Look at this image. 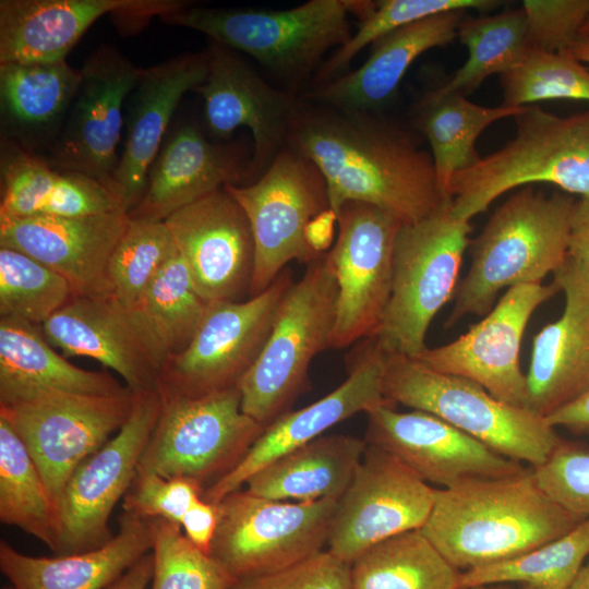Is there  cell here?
Segmentation results:
<instances>
[{"mask_svg": "<svg viewBox=\"0 0 589 589\" xmlns=\"http://www.w3.org/2000/svg\"><path fill=\"white\" fill-rule=\"evenodd\" d=\"M567 257L589 273V197L575 201L568 232Z\"/></svg>", "mask_w": 589, "mask_h": 589, "instance_id": "cell-51", "label": "cell"}, {"mask_svg": "<svg viewBox=\"0 0 589 589\" xmlns=\"http://www.w3.org/2000/svg\"><path fill=\"white\" fill-rule=\"evenodd\" d=\"M527 39L531 49L569 51L589 16V0H525Z\"/></svg>", "mask_w": 589, "mask_h": 589, "instance_id": "cell-48", "label": "cell"}, {"mask_svg": "<svg viewBox=\"0 0 589 589\" xmlns=\"http://www.w3.org/2000/svg\"><path fill=\"white\" fill-rule=\"evenodd\" d=\"M40 328L51 346L97 360L133 393L158 388L167 357L135 309L111 297H73Z\"/></svg>", "mask_w": 589, "mask_h": 589, "instance_id": "cell-23", "label": "cell"}, {"mask_svg": "<svg viewBox=\"0 0 589 589\" xmlns=\"http://www.w3.org/2000/svg\"><path fill=\"white\" fill-rule=\"evenodd\" d=\"M292 283L284 269L260 294L212 303L188 347L165 362L158 388L199 396L238 386L260 357Z\"/></svg>", "mask_w": 589, "mask_h": 589, "instance_id": "cell-13", "label": "cell"}, {"mask_svg": "<svg viewBox=\"0 0 589 589\" xmlns=\"http://www.w3.org/2000/svg\"><path fill=\"white\" fill-rule=\"evenodd\" d=\"M568 589H589V557L586 560Z\"/></svg>", "mask_w": 589, "mask_h": 589, "instance_id": "cell-56", "label": "cell"}, {"mask_svg": "<svg viewBox=\"0 0 589 589\" xmlns=\"http://www.w3.org/2000/svg\"><path fill=\"white\" fill-rule=\"evenodd\" d=\"M134 393L113 396L46 393L0 405L36 464L56 509L76 468L128 420Z\"/></svg>", "mask_w": 589, "mask_h": 589, "instance_id": "cell-12", "label": "cell"}, {"mask_svg": "<svg viewBox=\"0 0 589 589\" xmlns=\"http://www.w3.org/2000/svg\"><path fill=\"white\" fill-rule=\"evenodd\" d=\"M384 397L432 413L496 453L542 465L563 440L545 417L493 397L480 384L433 371L416 359L386 354Z\"/></svg>", "mask_w": 589, "mask_h": 589, "instance_id": "cell-7", "label": "cell"}, {"mask_svg": "<svg viewBox=\"0 0 589 589\" xmlns=\"http://www.w3.org/2000/svg\"><path fill=\"white\" fill-rule=\"evenodd\" d=\"M348 377L332 393L299 410H289L267 425L237 466L204 490L216 504L243 488L260 469L280 456L320 437L333 425L380 405H392L383 393L385 353L372 338L350 356Z\"/></svg>", "mask_w": 589, "mask_h": 589, "instance_id": "cell-22", "label": "cell"}, {"mask_svg": "<svg viewBox=\"0 0 589 589\" xmlns=\"http://www.w3.org/2000/svg\"><path fill=\"white\" fill-rule=\"evenodd\" d=\"M230 589H352L351 568L326 550L278 572L236 579Z\"/></svg>", "mask_w": 589, "mask_h": 589, "instance_id": "cell-49", "label": "cell"}, {"mask_svg": "<svg viewBox=\"0 0 589 589\" xmlns=\"http://www.w3.org/2000/svg\"><path fill=\"white\" fill-rule=\"evenodd\" d=\"M204 52L207 76L194 92L203 98L207 130L227 139L239 128L249 129L254 151L248 176L262 175L286 146L301 96L271 85L226 46L211 40Z\"/></svg>", "mask_w": 589, "mask_h": 589, "instance_id": "cell-21", "label": "cell"}, {"mask_svg": "<svg viewBox=\"0 0 589 589\" xmlns=\"http://www.w3.org/2000/svg\"><path fill=\"white\" fill-rule=\"evenodd\" d=\"M158 389L161 408L139 471L190 479L205 490L237 466L264 430L242 411L238 386L199 396Z\"/></svg>", "mask_w": 589, "mask_h": 589, "instance_id": "cell-9", "label": "cell"}, {"mask_svg": "<svg viewBox=\"0 0 589 589\" xmlns=\"http://www.w3.org/2000/svg\"><path fill=\"white\" fill-rule=\"evenodd\" d=\"M337 297L328 251L285 293L260 357L238 385L242 411L264 429L290 410L309 384L312 360L332 348Z\"/></svg>", "mask_w": 589, "mask_h": 589, "instance_id": "cell-6", "label": "cell"}, {"mask_svg": "<svg viewBox=\"0 0 589 589\" xmlns=\"http://www.w3.org/2000/svg\"><path fill=\"white\" fill-rule=\"evenodd\" d=\"M127 390L109 373L77 368L58 354L40 326L0 317V405L46 393L113 396Z\"/></svg>", "mask_w": 589, "mask_h": 589, "instance_id": "cell-32", "label": "cell"}, {"mask_svg": "<svg viewBox=\"0 0 589 589\" xmlns=\"http://www.w3.org/2000/svg\"><path fill=\"white\" fill-rule=\"evenodd\" d=\"M180 526L187 539L196 549L209 554L217 527L216 505L200 497L185 512Z\"/></svg>", "mask_w": 589, "mask_h": 589, "instance_id": "cell-50", "label": "cell"}, {"mask_svg": "<svg viewBox=\"0 0 589 589\" xmlns=\"http://www.w3.org/2000/svg\"><path fill=\"white\" fill-rule=\"evenodd\" d=\"M81 77V70L65 60L1 63L2 136L31 153L44 141L50 146L65 120Z\"/></svg>", "mask_w": 589, "mask_h": 589, "instance_id": "cell-33", "label": "cell"}, {"mask_svg": "<svg viewBox=\"0 0 589 589\" xmlns=\"http://www.w3.org/2000/svg\"><path fill=\"white\" fill-rule=\"evenodd\" d=\"M249 164L231 147L209 142L185 124L161 145L144 194L129 213L134 219L164 221L178 209L248 176Z\"/></svg>", "mask_w": 589, "mask_h": 589, "instance_id": "cell-29", "label": "cell"}, {"mask_svg": "<svg viewBox=\"0 0 589 589\" xmlns=\"http://www.w3.org/2000/svg\"><path fill=\"white\" fill-rule=\"evenodd\" d=\"M151 589H230L235 578L209 554L196 549L179 524L151 519Z\"/></svg>", "mask_w": 589, "mask_h": 589, "instance_id": "cell-45", "label": "cell"}, {"mask_svg": "<svg viewBox=\"0 0 589 589\" xmlns=\"http://www.w3.org/2000/svg\"><path fill=\"white\" fill-rule=\"evenodd\" d=\"M366 446L365 440L352 435L323 434L260 469L245 490L277 501L339 500Z\"/></svg>", "mask_w": 589, "mask_h": 589, "instance_id": "cell-34", "label": "cell"}, {"mask_svg": "<svg viewBox=\"0 0 589 589\" xmlns=\"http://www.w3.org/2000/svg\"><path fill=\"white\" fill-rule=\"evenodd\" d=\"M211 304L197 291L184 260L176 249L135 310L169 359L188 347Z\"/></svg>", "mask_w": 589, "mask_h": 589, "instance_id": "cell-39", "label": "cell"}, {"mask_svg": "<svg viewBox=\"0 0 589 589\" xmlns=\"http://www.w3.org/2000/svg\"><path fill=\"white\" fill-rule=\"evenodd\" d=\"M465 13L442 12L386 34L372 44L362 65L301 96L340 110L375 112L393 97L416 59L457 38Z\"/></svg>", "mask_w": 589, "mask_h": 589, "instance_id": "cell-28", "label": "cell"}, {"mask_svg": "<svg viewBox=\"0 0 589 589\" xmlns=\"http://www.w3.org/2000/svg\"><path fill=\"white\" fill-rule=\"evenodd\" d=\"M394 407L380 405L365 412L364 440L426 483L446 489L467 480L508 477L528 469L432 413L400 412Z\"/></svg>", "mask_w": 589, "mask_h": 589, "instance_id": "cell-19", "label": "cell"}, {"mask_svg": "<svg viewBox=\"0 0 589 589\" xmlns=\"http://www.w3.org/2000/svg\"><path fill=\"white\" fill-rule=\"evenodd\" d=\"M580 37H589V16L580 31Z\"/></svg>", "mask_w": 589, "mask_h": 589, "instance_id": "cell-58", "label": "cell"}, {"mask_svg": "<svg viewBox=\"0 0 589 589\" xmlns=\"http://www.w3.org/2000/svg\"><path fill=\"white\" fill-rule=\"evenodd\" d=\"M207 71L205 52L178 56L143 69L131 93L127 137L113 175L115 192L128 214L144 194L149 169L182 96L194 92Z\"/></svg>", "mask_w": 589, "mask_h": 589, "instance_id": "cell-27", "label": "cell"}, {"mask_svg": "<svg viewBox=\"0 0 589 589\" xmlns=\"http://www.w3.org/2000/svg\"><path fill=\"white\" fill-rule=\"evenodd\" d=\"M435 489L386 452L368 445L346 492L338 500L328 552L351 564L374 544L421 529Z\"/></svg>", "mask_w": 589, "mask_h": 589, "instance_id": "cell-18", "label": "cell"}, {"mask_svg": "<svg viewBox=\"0 0 589 589\" xmlns=\"http://www.w3.org/2000/svg\"><path fill=\"white\" fill-rule=\"evenodd\" d=\"M215 505L209 555L240 579L278 572L322 552L338 500L277 501L239 489Z\"/></svg>", "mask_w": 589, "mask_h": 589, "instance_id": "cell-10", "label": "cell"}, {"mask_svg": "<svg viewBox=\"0 0 589 589\" xmlns=\"http://www.w3.org/2000/svg\"><path fill=\"white\" fill-rule=\"evenodd\" d=\"M200 294L208 302L243 301L255 262L252 228L241 205L220 188L165 220Z\"/></svg>", "mask_w": 589, "mask_h": 589, "instance_id": "cell-20", "label": "cell"}, {"mask_svg": "<svg viewBox=\"0 0 589 589\" xmlns=\"http://www.w3.org/2000/svg\"><path fill=\"white\" fill-rule=\"evenodd\" d=\"M160 408L158 388L134 393L122 428L72 473L57 508L56 555L98 549L113 537L109 518L136 476Z\"/></svg>", "mask_w": 589, "mask_h": 589, "instance_id": "cell-14", "label": "cell"}, {"mask_svg": "<svg viewBox=\"0 0 589 589\" xmlns=\"http://www.w3.org/2000/svg\"><path fill=\"white\" fill-rule=\"evenodd\" d=\"M569 52L589 68V37H579Z\"/></svg>", "mask_w": 589, "mask_h": 589, "instance_id": "cell-55", "label": "cell"}, {"mask_svg": "<svg viewBox=\"0 0 589 589\" xmlns=\"http://www.w3.org/2000/svg\"><path fill=\"white\" fill-rule=\"evenodd\" d=\"M589 557V517L569 532L510 560L460 573L458 589L521 582L568 589Z\"/></svg>", "mask_w": 589, "mask_h": 589, "instance_id": "cell-40", "label": "cell"}, {"mask_svg": "<svg viewBox=\"0 0 589 589\" xmlns=\"http://www.w3.org/2000/svg\"><path fill=\"white\" fill-rule=\"evenodd\" d=\"M176 249L165 221L130 217L109 263V297L135 309Z\"/></svg>", "mask_w": 589, "mask_h": 589, "instance_id": "cell-42", "label": "cell"}, {"mask_svg": "<svg viewBox=\"0 0 589 589\" xmlns=\"http://www.w3.org/2000/svg\"><path fill=\"white\" fill-rule=\"evenodd\" d=\"M540 488L561 507L589 517V448L562 440L550 457L532 468Z\"/></svg>", "mask_w": 589, "mask_h": 589, "instance_id": "cell-46", "label": "cell"}, {"mask_svg": "<svg viewBox=\"0 0 589 589\" xmlns=\"http://www.w3.org/2000/svg\"><path fill=\"white\" fill-rule=\"evenodd\" d=\"M0 520L55 552L57 513L40 472L12 425L0 417Z\"/></svg>", "mask_w": 589, "mask_h": 589, "instance_id": "cell-37", "label": "cell"}, {"mask_svg": "<svg viewBox=\"0 0 589 589\" xmlns=\"http://www.w3.org/2000/svg\"><path fill=\"white\" fill-rule=\"evenodd\" d=\"M373 1L310 0L288 10L214 9L192 7L159 16L167 24L188 27L238 50L291 86L315 74L332 48L351 36L349 14L359 21Z\"/></svg>", "mask_w": 589, "mask_h": 589, "instance_id": "cell-4", "label": "cell"}, {"mask_svg": "<svg viewBox=\"0 0 589 589\" xmlns=\"http://www.w3.org/2000/svg\"><path fill=\"white\" fill-rule=\"evenodd\" d=\"M457 38L466 46L468 58L448 82L437 87L446 94L469 95L489 76L516 67L530 49L522 8L479 17L465 14Z\"/></svg>", "mask_w": 589, "mask_h": 589, "instance_id": "cell-38", "label": "cell"}, {"mask_svg": "<svg viewBox=\"0 0 589 589\" xmlns=\"http://www.w3.org/2000/svg\"><path fill=\"white\" fill-rule=\"evenodd\" d=\"M188 4L178 0H1L0 64L65 60L88 27L108 13L160 16Z\"/></svg>", "mask_w": 589, "mask_h": 589, "instance_id": "cell-25", "label": "cell"}, {"mask_svg": "<svg viewBox=\"0 0 589 589\" xmlns=\"http://www.w3.org/2000/svg\"><path fill=\"white\" fill-rule=\"evenodd\" d=\"M553 276L564 310L534 336L526 374L529 410L542 417L589 390V273L566 257Z\"/></svg>", "mask_w": 589, "mask_h": 589, "instance_id": "cell-26", "label": "cell"}, {"mask_svg": "<svg viewBox=\"0 0 589 589\" xmlns=\"http://www.w3.org/2000/svg\"><path fill=\"white\" fill-rule=\"evenodd\" d=\"M495 0H381L374 10L359 22L350 40L324 61L315 74L316 85L346 73V68L366 46L386 34L422 19L447 11L479 10L486 12L498 7Z\"/></svg>", "mask_w": 589, "mask_h": 589, "instance_id": "cell-44", "label": "cell"}, {"mask_svg": "<svg viewBox=\"0 0 589 589\" xmlns=\"http://www.w3.org/2000/svg\"><path fill=\"white\" fill-rule=\"evenodd\" d=\"M2 589H14V588L10 585V586L3 587Z\"/></svg>", "mask_w": 589, "mask_h": 589, "instance_id": "cell-60", "label": "cell"}, {"mask_svg": "<svg viewBox=\"0 0 589 589\" xmlns=\"http://www.w3.org/2000/svg\"><path fill=\"white\" fill-rule=\"evenodd\" d=\"M224 188L252 228L255 262L249 298L266 290L290 261L308 264L322 254L309 245L305 231L330 206L326 182L305 156L285 146L256 181Z\"/></svg>", "mask_w": 589, "mask_h": 589, "instance_id": "cell-11", "label": "cell"}, {"mask_svg": "<svg viewBox=\"0 0 589 589\" xmlns=\"http://www.w3.org/2000/svg\"><path fill=\"white\" fill-rule=\"evenodd\" d=\"M503 106L526 107L538 101H589V68L569 51L529 49L513 69L500 75Z\"/></svg>", "mask_w": 589, "mask_h": 589, "instance_id": "cell-43", "label": "cell"}, {"mask_svg": "<svg viewBox=\"0 0 589 589\" xmlns=\"http://www.w3.org/2000/svg\"><path fill=\"white\" fill-rule=\"evenodd\" d=\"M72 298L60 274L23 252L0 247V317L41 326Z\"/></svg>", "mask_w": 589, "mask_h": 589, "instance_id": "cell-41", "label": "cell"}, {"mask_svg": "<svg viewBox=\"0 0 589 589\" xmlns=\"http://www.w3.org/2000/svg\"><path fill=\"white\" fill-rule=\"evenodd\" d=\"M525 107H483L460 94L425 92L413 109L416 128L426 137L440 189L448 200L453 177L476 164V142L492 123L514 118ZM452 201V200H450Z\"/></svg>", "mask_w": 589, "mask_h": 589, "instance_id": "cell-35", "label": "cell"}, {"mask_svg": "<svg viewBox=\"0 0 589 589\" xmlns=\"http://www.w3.org/2000/svg\"><path fill=\"white\" fill-rule=\"evenodd\" d=\"M203 493L204 488L196 481L137 470L122 498V508L147 519L160 518L180 525L185 512Z\"/></svg>", "mask_w": 589, "mask_h": 589, "instance_id": "cell-47", "label": "cell"}, {"mask_svg": "<svg viewBox=\"0 0 589 589\" xmlns=\"http://www.w3.org/2000/svg\"><path fill=\"white\" fill-rule=\"evenodd\" d=\"M557 292L561 287L554 280L512 287L468 332L446 345L426 347L412 359L433 371L471 380L503 402L529 409L527 377L519 362L521 340L536 309Z\"/></svg>", "mask_w": 589, "mask_h": 589, "instance_id": "cell-17", "label": "cell"}, {"mask_svg": "<svg viewBox=\"0 0 589 589\" xmlns=\"http://www.w3.org/2000/svg\"><path fill=\"white\" fill-rule=\"evenodd\" d=\"M338 233L328 254L338 297L332 348L341 349L372 337L389 301L394 247L402 225L389 213L348 202L336 213Z\"/></svg>", "mask_w": 589, "mask_h": 589, "instance_id": "cell-15", "label": "cell"}, {"mask_svg": "<svg viewBox=\"0 0 589 589\" xmlns=\"http://www.w3.org/2000/svg\"><path fill=\"white\" fill-rule=\"evenodd\" d=\"M335 225H337V217L332 208L321 213L310 221L305 238L315 252L328 251L327 248L333 240Z\"/></svg>", "mask_w": 589, "mask_h": 589, "instance_id": "cell-53", "label": "cell"}, {"mask_svg": "<svg viewBox=\"0 0 589 589\" xmlns=\"http://www.w3.org/2000/svg\"><path fill=\"white\" fill-rule=\"evenodd\" d=\"M450 203L397 232L392 294L370 337L386 354H420L432 320L455 294L472 227L452 214Z\"/></svg>", "mask_w": 589, "mask_h": 589, "instance_id": "cell-8", "label": "cell"}, {"mask_svg": "<svg viewBox=\"0 0 589 589\" xmlns=\"http://www.w3.org/2000/svg\"><path fill=\"white\" fill-rule=\"evenodd\" d=\"M545 418L554 428L561 426L576 434H589V390Z\"/></svg>", "mask_w": 589, "mask_h": 589, "instance_id": "cell-52", "label": "cell"}, {"mask_svg": "<svg viewBox=\"0 0 589 589\" xmlns=\"http://www.w3.org/2000/svg\"><path fill=\"white\" fill-rule=\"evenodd\" d=\"M520 589H549V588L522 585Z\"/></svg>", "mask_w": 589, "mask_h": 589, "instance_id": "cell-59", "label": "cell"}, {"mask_svg": "<svg viewBox=\"0 0 589 589\" xmlns=\"http://www.w3.org/2000/svg\"><path fill=\"white\" fill-rule=\"evenodd\" d=\"M80 70V86L46 161L53 168L91 177L117 195L113 175L123 106L143 69L117 48L101 46Z\"/></svg>", "mask_w": 589, "mask_h": 589, "instance_id": "cell-16", "label": "cell"}, {"mask_svg": "<svg viewBox=\"0 0 589 589\" xmlns=\"http://www.w3.org/2000/svg\"><path fill=\"white\" fill-rule=\"evenodd\" d=\"M584 519L555 503L531 467L518 474L435 489L431 514L420 530L465 572L527 553Z\"/></svg>", "mask_w": 589, "mask_h": 589, "instance_id": "cell-2", "label": "cell"}, {"mask_svg": "<svg viewBox=\"0 0 589 589\" xmlns=\"http://www.w3.org/2000/svg\"><path fill=\"white\" fill-rule=\"evenodd\" d=\"M2 146L0 217H85L127 212L121 199L97 180L53 168L14 143Z\"/></svg>", "mask_w": 589, "mask_h": 589, "instance_id": "cell-31", "label": "cell"}, {"mask_svg": "<svg viewBox=\"0 0 589 589\" xmlns=\"http://www.w3.org/2000/svg\"><path fill=\"white\" fill-rule=\"evenodd\" d=\"M470 589H515L507 584H498L496 586L488 587V586H479Z\"/></svg>", "mask_w": 589, "mask_h": 589, "instance_id": "cell-57", "label": "cell"}, {"mask_svg": "<svg viewBox=\"0 0 589 589\" xmlns=\"http://www.w3.org/2000/svg\"><path fill=\"white\" fill-rule=\"evenodd\" d=\"M153 577V555L148 552L105 589H146Z\"/></svg>", "mask_w": 589, "mask_h": 589, "instance_id": "cell-54", "label": "cell"}, {"mask_svg": "<svg viewBox=\"0 0 589 589\" xmlns=\"http://www.w3.org/2000/svg\"><path fill=\"white\" fill-rule=\"evenodd\" d=\"M514 120L510 142L453 177L456 218L470 221L502 194L537 182L589 197V110L560 117L530 105Z\"/></svg>", "mask_w": 589, "mask_h": 589, "instance_id": "cell-5", "label": "cell"}, {"mask_svg": "<svg viewBox=\"0 0 589 589\" xmlns=\"http://www.w3.org/2000/svg\"><path fill=\"white\" fill-rule=\"evenodd\" d=\"M286 146L317 167L335 213L359 202L411 224L452 202L440 189L431 153L375 112L340 110L301 96Z\"/></svg>", "mask_w": 589, "mask_h": 589, "instance_id": "cell-1", "label": "cell"}, {"mask_svg": "<svg viewBox=\"0 0 589 589\" xmlns=\"http://www.w3.org/2000/svg\"><path fill=\"white\" fill-rule=\"evenodd\" d=\"M350 568L352 589H458L461 573L420 529L374 544Z\"/></svg>", "mask_w": 589, "mask_h": 589, "instance_id": "cell-36", "label": "cell"}, {"mask_svg": "<svg viewBox=\"0 0 589 589\" xmlns=\"http://www.w3.org/2000/svg\"><path fill=\"white\" fill-rule=\"evenodd\" d=\"M575 199L522 187L491 215L471 243L472 262L458 283L444 324L467 315H486L503 289L541 284L566 261L569 218Z\"/></svg>", "mask_w": 589, "mask_h": 589, "instance_id": "cell-3", "label": "cell"}, {"mask_svg": "<svg viewBox=\"0 0 589 589\" xmlns=\"http://www.w3.org/2000/svg\"><path fill=\"white\" fill-rule=\"evenodd\" d=\"M151 519L123 512L119 531L89 551L31 556L0 541V569L14 589H105L152 551Z\"/></svg>", "mask_w": 589, "mask_h": 589, "instance_id": "cell-30", "label": "cell"}, {"mask_svg": "<svg viewBox=\"0 0 589 589\" xmlns=\"http://www.w3.org/2000/svg\"><path fill=\"white\" fill-rule=\"evenodd\" d=\"M130 216L0 217V247L23 252L60 274L73 297H109L108 268Z\"/></svg>", "mask_w": 589, "mask_h": 589, "instance_id": "cell-24", "label": "cell"}]
</instances>
